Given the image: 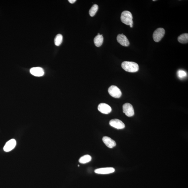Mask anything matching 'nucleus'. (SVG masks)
Wrapping results in <instances>:
<instances>
[{"instance_id":"f257e3e1","label":"nucleus","mask_w":188,"mask_h":188,"mask_svg":"<svg viewBox=\"0 0 188 188\" xmlns=\"http://www.w3.org/2000/svg\"><path fill=\"white\" fill-rule=\"evenodd\" d=\"M121 66L123 69L127 72L135 73L138 71V65L136 63L129 61H124L122 63Z\"/></svg>"},{"instance_id":"f03ea898","label":"nucleus","mask_w":188,"mask_h":188,"mask_svg":"<svg viewBox=\"0 0 188 188\" xmlns=\"http://www.w3.org/2000/svg\"><path fill=\"white\" fill-rule=\"evenodd\" d=\"M133 17L131 13L128 11H125L122 12L120 17L121 21L126 25L130 26L131 28L133 27Z\"/></svg>"},{"instance_id":"7ed1b4c3","label":"nucleus","mask_w":188,"mask_h":188,"mask_svg":"<svg viewBox=\"0 0 188 188\" xmlns=\"http://www.w3.org/2000/svg\"><path fill=\"white\" fill-rule=\"evenodd\" d=\"M165 33V30L163 28H160L157 29L153 34V39L155 42H158L164 37Z\"/></svg>"},{"instance_id":"20e7f679","label":"nucleus","mask_w":188,"mask_h":188,"mask_svg":"<svg viewBox=\"0 0 188 188\" xmlns=\"http://www.w3.org/2000/svg\"><path fill=\"white\" fill-rule=\"evenodd\" d=\"M108 93L112 97L115 98H120L122 95L120 90L115 85H112L108 89Z\"/></svg>"},{"instance_id":"39448f33","label":"nucleus","mask_w":188,"mask_h":188,"mask_svg":"<svg viewBox=\"0 0 188 188\" xmlns=\"http://www.w3.org/2000/svg\"><path fill=\"white\" fill-rule=\"evenodd\" d=\"M123 113L128 117H131L134 115V112L133 107L131 104L126 103L123 106Z\"/></svg>"},{"instance_id":"423d86ee","label":"nucleus","mask_w":188,"mask_h":188,"mask_svg":"<svg viewBox=\"0 0 188 188\" xmlns=\"http://www.w3.org/2000/svg\"><path fill=\"white\" fill-rule=\"evenodd\" d=\"M109 124L110 125L118 129H123L125 127L124 124L123 122L118 119H114L110 120Z\"/></svg>"},{"instance_id":"0eeeda50","label":"nucleus","mask_w":188,"mask_h":188,"mask_svg":"<svg viewBox=\"0 0 188 188\" xmlns=\"http://www.w3.org/2000/svg\"><path fill=\"white\" fill-rule=\"evenodd\" d=\"M98 109L100 112L104 114H109L112 111L111 106L107 104L104 103L100 104L98 106Z\"/></svg>"},{"instance_id":"6e6552de","label":"nucleus","mask_w":188,"mask_h":188,"mask_svg":"<svg viewBox=\"0 0 188 188\" xmlns=\"http://www.w3.org/2000/svg\"><path fill=\"white\" fill-rule=\"evenodd\" d=\"M117 40L118 43L123 46H129V41L123 34H118L117 36Z\"/></svg>"},{"instance_id":"1a4fd4ad","label":"nucleus","mask_w":188,"mask_h":188,"mask_svg":"<svg viewBox=\"0 0 188 188\" xmlns=\"http://www.w3.org/2000/svg\"><path fill=\"white\" fill-rule=\"evenodd\" d=\"M16 141L14 139H11L6 143L4 147V150L6 152H9L13 150L16 145Z\"/></svg>"},{"instance_id":"9d476101","label":"nucleus","mask_w":188,"mask_h":188,"mask_svg":"<svg viewBox=\"0 0 188 188\" xmlns=\"http://www.w3.org/2000/svg\"><path fill=\"white\" fill-rule=\"evenodd\" d=\"M115 169L113 167H105L95 169V173L100 174H108L114 172Z\"/></svg>"},{"instance_id":"9b49d317","label":"nucleus","mask_w":188,"mask_h":188,"mask_svg":"<svg viewBox=\"0 0 188 188\" xmlns=\"http://www.w3.org/2000/svg\"><path fill=\"white\" fill-rule=\"evenodd\" d=\"M30 72L34 76L40 77L43 76L44 72L43 69L41 67H34L30 69Z\"/></svg>"},{"instance_id":"f8f14e48","label":"nucleus","mask_w":188,"mask_h":188,"mask_svg":"<svg viewBox=\"0 0 188 188\" xmlns=\"http://www.w3.org/2000/svg\"><path fill=\"white\" fill-rule=\"evenodd\" d=\"M103 140L108 148H112L116 146V143L115 141L111 138L107 136H104L103 138Z\"/></svg>"},{"instance_id":"ddd939ff","label":"nucleus","mask_w":188,"mask_h":188,"mask_svg":"<svg viewBox=\"0 0 188 188\" xmlns=\"http://www.w3.org/2000/svg\"><path fill=\"white\" fill-rule=\"evenodd\" d=\"M104 38L102 35H97L94 38V42L95 46L97 47L101 46L103 43Z\"/></svg>"},{"instance_id":"4468645a","label":"nucleus","mask_w":188,"mask_h":188,"mask_svg":"<svg viewBox=\"0 0 188 188\" xmlns=\"http://www.w3.org/2000/svg\"><path fill=\"white\" fill-rule=\"evenodd\" d=\"M178 40L182 44L187 43L188 42V34L185 33L181 35L178 38Z\"/></svg>"},{"instance_id":"2eb2a0df","label":"nucleus","mask_w":188,"mask_h":188,"mask_svg":"<svg viewBox=\"0 0 188 188\" xmlns=\"http://www.w3.org/2000/svg\"><path fill=\"white\" fill-rule=\"evenodd\" d=\"M92 160V157L89 155H85L79 159V162L82 164H85L90 162Z\"/></svg>"},{"instance_id":"dca6fc26","label":"nucleus","mask_w":188,"mask_h":188,"mask_svg":"<svg viewBox=\"0 0 188 188\" xmlns=\"http://www.w3.org/2000/svg\"><path fill=\"white\" fill-rule=\"evenodd\" d=\"M63 40V36L62 35L59 34L57 35L54 39V43L57 46H60L62 43Z\"/></svg>"},{"instance_id":"f3484780","label":"nucleus","mask_w":188,"mask_h":188,"mask_svg":"<svg viewBox=\"0 0 188 188\" xmlns=\"http://www.w3.org/2000/svg\"><path fill=\"white\" fill-rule=\"evenodd\" d=\"M98 9V6L97 4L93 5L89 10V13L90 15L92 17L95 16Z\"/></svg>"},{"instance_id":"a211bd4d","label":"nucleus","mask_w":188,"mask_h":188,"mask_svg":"<svg viewBox=\"0 0 188 188\" xmlns=\"http://www.w3.org/2000/svg\"><path fill=\"white\" fill-rule=\"evenodd\" d=\"M178 76L180 79H183L187 76V73L185 71L182 70H180L178 71Z\"/></svg>"},{"instance_id":"6ab92c4d","label":"nucleus","mask_w":188,"mask_h":188,"mask_svg":"<svg viewBox=\"0 0 188 188\" xmlns=\"http://www.w3.org/2000/svg\"><path fill=\"white\" fill-rule=\"evenodd\" d=\"M76 0H69L68 1L71 4H73L76 1Z\"/></svg>"},{"instance_id":"aec40b11","label":"nucleus","mask_w":188,"mask_h":188,"mask_svg":"<svg viewBox=\"0 0 188 188\" xmlns=\"http://www.w3.org/2000/svg\"><path fill=\"white\" fill-rule=\"evenodd\" d=\"M79 165H78V167H79Z\"/></svg>"}]
</instances>
